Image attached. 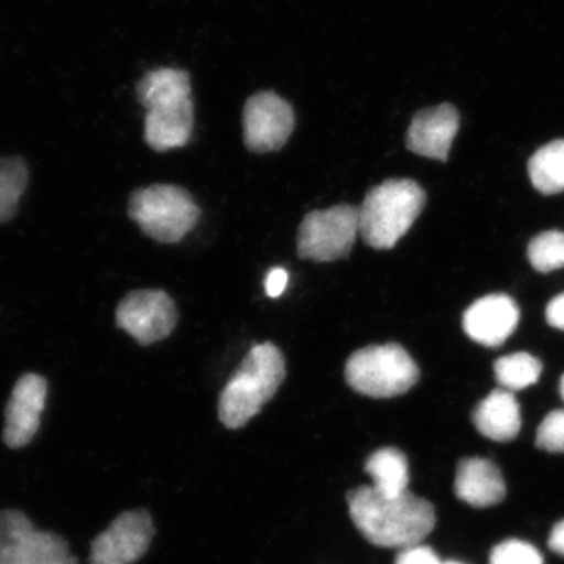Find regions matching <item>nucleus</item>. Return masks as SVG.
<instances>
[{
  "mask_svg": "<svg viewBox=\"0 0 564 564\" xmlns=\"http://www.w3.org/2000/svg\"><path fill=\"white\" fill-rule=\"evenodd\" d=\"M348 510L356 529L378 547L421 544L436 524L433 505L410 491L386 497L373 486H361L348 494Z\"/></svg>",
  "mask_w": 564,
  "mask_h": 564,
  "instance_id": "nucleus-1",
  "label": "nucleus"
},
{
  "mask_svg": "<svg viewBox=\"0 0 564 564\" xmlns=\"http://www.w3.org/2000/svg\"><path fill=\"white\" fill-rule=\"evenodd\" d=\"M137 96L147 109L144 140L152 150L172 151L191 141L195 106L187 70H151L137 85Z\"/></svg>",
  "mask_w": 564,
  "mask_h": 564,
  "instance_id": "nucleus-2",
  "label": "nucleus"
},
{
  "mask_svg": "<svg viewBox=\"0 0 564 564\" xmlns=\"http://www.w3.org/2000/svg\"><path fill=\"white\" fill-rule=\"evenodd\" d=\"M285 378V359L272 343L259 344L223 388L218 415L228 429H242L273 399Z\"/></svg>",
  "mask_w": 564,
  "mask_h": 564,
  "instance_id": "nucleus-3",
  "label": "nucleus"
},
{
  "mask_svg": "<svg viewBox=\"0 0 564 564\" xmlns=\"http://www.w3.org/2000/svg\"><path fill=\"white\" fill-rule=\"evenodd\" d=\"M417 182L389 180L367 193L359 209V236L375 250H391L410 231L425 207Z\"/></svg>",
  "mask_w": 564,
  "mask_h": 564,
  "instance_id": "nucleus-4",
  "label": "nucleus"
},
{
  "mask_svg": "<svg viewBox=\"0 0 564 564\" xmlns=\"http://www.w3.org/2000/svg\"><path fill=\"white\" fill-rule=\"evenodd\" d=\"M417 364L402 345H370L352 352L345 366V380L352 391L372 399L403 395L417 384Z\"/></svg>",
  "mask_w": 564,
  "mask_h": 564,
  "instance_id": "nucleus-5",
  "label": "nucleus"
},
{
  "mask_svg": "<svg viewBox=\"0 0 564 564\" xmlns=\"http://www.w3.org/2000/svg\"><path fill=\"white\" fill-rule=\"evenodd\" d=\"M129 217L155 242L177 243L198 225L202 210L185 188L158 184L132 193Z\"/></svg>",
  "mask_w": 564,
  "mask_h": 564,
  "instance_id": "nucleus-6",
  "label": "nucleus"
},
{
  "mask_svg": "<svg viewBox=\"0 0 564 564\" xmlns=\"http://www.w3.org/2000/svg\"><path fill=\"white\" fill-rule=\"evenodd\" d=\"M359 236V209L339 204L307 214L300 225L299 256L314 262H333L347 258Z\"/></svg>",
  "mask_w": 564,
  "mask_h": 564,
  "instance_id": "nucleus-7",
  "label": "nucleus"
},
{
  "mask_svg": "<svg viewBox=\"0 0 564 564\" xmlns=\"http://www.w3.org/2000/svg\"><path fill=\"white\" fill-rule=\"evenodd\" d=\"M0 564H79L58 534L41 532L17 510L0 511Z\"/></svg>",
  "mask_w": 564,
  "mask_h": 564,
  "instance_id": "nucleus-8",
  "label": "nucleus"
},
{
  "mask_svg": "<svg viewBox=\"0 0 564 564\" xmlns=\"http://www.w3.org/2000/svg\"><path fill=\"white\" fill-rule=\"evenodd\" d=\"M177 310L172 296L163 291L131 292L117 307L118 328L124 329L140 345L165 339L176 328Z\"/></svg>",
  "mask_w": 564,
  "mask_h": 564,
  "instance_id": "nucleus-9",
  "label": "nucleus"
},
{
  "mask_svg": "<svg viewBox=\"0 0 564 564\" xmlns=\"http://www.w3.org/2000/svg\"><path fill=\"white\" fill-rule=\"evenodd\" d=\"M295 129L291 104L273 91L252 95L243 109V140L252 152L281 150Z\"/></svg>",
  "mask_w": 564,
  "mask_h": 564,
  "instance_id": "nucleus-10",
  "label": "nucleus"
},
{
  "mask_svg": "<svg viewBox=\"0 0 564 564\" xmlns=\"http://www.w3.org/2000/svg\"><path fill=\"white\" fill-rule=\"evenodd\" d=\"M154 538L151 516L128 511L115 519L91 544L90 564H135Z\"/></svg>",
  "mask_w": 564,
  "mask_h": 564,
  "instance_id": "nucleus-11",
  "label": "nucleus"
},
{
  "mask_svg": "<svg viewBox=\"0 0 564 564\" xmlns=\"http://www.w3.org/2000/svg\"><path fill=\"white\" fill-rule=\"evenodd\" d=\"M46 397L47 383L40 375H22L14 384L3 426V441L10 448H22L32 443L40 430Z\"/></svg>",
  "mask_w": 564,
  "mask_h": 564,
  "instance_id": "nucleus-12",
  "label": "nucleus"
},
{
  "mask_svg": "<svg viewBox=\"0 0 564 564\" xmlns=\"http://www.w3.org/2000/svg\"><path fill=\"white\" fill-rule=\"evenodd\" d=\"M459 129V113L451 104L419 111L406 133L408 150L445 162Z\"/></svg>",
  "mask_w": 564,
  "mask_h": 564,
  "instance_id": "nucleus-13",
  "label": "nucleus"
},
{
  "mask_svg": "<svg viewBox=\"0 0 564 564\" xmlns=\"http://www.w3.org/2000/svg\"><path fill=\"white\" fill-rule=\"evenodd\" d=\"M519 323L518 304L507 295H488L477 300L464 314V332L474 343L499 347Z\"/></svg>",
  "mask_w": 564,
  "mask_h": 564,
  "instance_id": "nucleus-14",
  "label": "nucleus"
},
{
  "mask_svg": "<svg viewBox=\"0 0 564 564\" xmlns=\"http://www.w3.org/2000/svg\"><path fill=\"white\" fill-rule=\"evenodd\" d=\"M455 492L463 502L475 508H488L505 499L502 473L496 464L484 458H469L456 470Z\"/></svg>",
  "mask_w": 564,
  "mask_h": 564,
  "instance_id": "nucleus-15",
  "label": "nucleus"
},
{
  "mask_svg": "<svg viewBox=\"0 0 564 564\" xmlns=\"http://www.w3.org/2000/svg\"><path fill=\"white\" fill-rule=\"evenodd\" d=\"M474 423L488 440L508 443L521 432V408L513 393L507 389H497L478 404Z\"/></svg>",
  "mask_w": 564,
  "mask_h": 564,
  "instance_id": "nucleus-16",
  "label": "nucleus"
},
{
  "mask_svg": "<svg viewBox=\"0 0 564 564\" xmlns=\"http://www.w3.org/2000/svg\"><path fill=\"white\" fill-rule=\"evenodd\" d=\"M366 473L373 478V489L381 496L397 497L408 491L410 467L406 456L397 448L375 452L366 463Z\"/></svg>",
  "mask_w": 564,
  "mask_h": 564,
  "instance_id": "nucleus-17",
  "label": "nucleus"
},
{
  "mask_svg": "<svg viewBox=\"0 0 564 564\" xmlns=\"http://www.w3.org/2000/svg\"><path fill=\"white\" fill-rule=\"evenodd\" d=\"M529 174L533 187L543 195L564 192V140L551 141L534 152Z\"/></svg>",
  "mask_w": 564,
  "mask_h": 564,
  "instance_id": "nucleus-18",
  "label": "nucleus"
},
{
  "mask_svg": "<svg viewBox=\"0 0 564 564\" xmlns=\"http://www.w3.org/2000/svg\"><path fill=\"white\" fill-rule=\"evenodd\" d=\"M29 182V170L20 158H0V223L9 221Z\"/></svg>",
  "mask_w": 564,
  "mask_h": 564,
  "instance_id": "nucleus-19",
  "label": "nucleus"
},
{
  "mask_svg": "<svg viewBox=\"0 0 564 564\" xmlns=\"http://www.w3.org/2000/svg\"><path fill=\"white\" fill-rule=\"evenodd\" d=\"M496 380L507 391H521L540 380L543 366L529 352H514L497 359L494 366Z\"/></svg>",
  "mask_w": 564,
  "mask_h": 564,
  "instance_id": "nucleus-20",
  "label": "nucleus"
},
{
  "mask_svg": "<svg viewBox=\"0 0 564 564\" xmlns=\"http://www.w3.org/2000/svg\"><path fill=\"white\" fill-rule=\"evenodd\" d=\"M529 259L533 269L551 273L564 267V232L547 231L534 237L529 245Z\"/></svg>",
  "mask_w": 564,
  "mask_h": 564,
  "instance_id": "nucleus-21",
  "label": "nucleus"
},
{
  "mask_svg": "<svg viewBox=\"0 0 564 564\" xmlns=\"http://www.w3.org/2000/svg\"><path fill=\"white\" fill-rule=\"evenodd\" d=\"M491 564H543V556L524 541L510 540L497 545L491 554Z\"/></svg>",
  "mask_w": 564,
  "mask_h": 564,
  "instance_id": "nucleus-22",
  "label": "nucleus"
},
{
  "mask_svg": "<svg viewBox=\"0 0 564 564\" xmlns=\"http://www.w3.org/2000/svg\"><path fill=\"white\" fill-rule=\"evenodd\" d=\"M536 445L552 454H564V410L545 415L538 429Z\"/></svg>",
  "mask_w": 564,
  "mask_h": 564,
  "instance_id": "nucleus-23",
  "label": "nucleus"
},
{
  "mask_svg": "<svg viewBox=\"0 0 564 564\" xmlns=\"http://www.w3.org/2000/svg\"><path fill=\"white\" fill-rule=\"evenodd\" d=\"M429 545L414 544L404 547L397 556L395 564H443Z\"/></svg>",
  "mask_w": 564,
  "mask_h": 564,
  "instance_id": "nucleus-24",
  "label": "nucleus"
},
{
  "mask_svg": "<svg viewBox=\"0 0 564 564\" xmlns=\"http://www.w3.org/2000/svg\"><path fill=\"white\" fill-rule=\"evenodd\" d=\"M289 282V273L284 269H273L267 274L265 292L270 299H278L285 291Z\"/></svg>",
  "mask_w": 564,
  "mask_h": 564,
  "instance_id": "nucleus-25",
  "label": "nucleus"
},
{
  "mask_svg": "<svg viewBox=\"0 0 564 564\" xmlns=\"http://www.w3.org/2000/svg\"><path fill=\"white\" fill-rule=\"evenodd\" d=\"M545 318H547L549 325L554 326L556 329H563L564 332V293L555 296V299L549 303L547 311H545Z\"/></svg>",
  "mask_w": 564,
  "mask_h": 564,
  "instance_id": "nucleus-26",
  "label": "nucleus"
},
{
  "mask_svg": "<svg viewBox=\"0 0 564 564\" xmlns=\"http://www.w3.org/2000/svg\"><path fill=\"white\" fill-rule=\"evenodd\" d=\"M549 545L556 554L564 555V521L558 522L552 530Z\"/></svg>",
  "mask_w": 564,
  "mask_h": 564,
  "instance_id": "nucleus-27",
  "label": "nucleus"
},
{
  "mask_svg": "<svg viewBox=\"0 0 564 564\" xmlns=\"http://www.w3.org/2000/svg\"><path fill=\"white\" fill-rule=\"evenodd\" d=\"M560 393H562L564 400V375L562 377V381H560Z\"/></svg>",
  "mask_w": 564,
  "mask_h": 564,
  "instance_id": "nucleus-28",
  "label": "nucleus"
},
{
  "mask_svg": "<svg viewBox=\"0 0 564 564\" xmlns=\"http://www.w3.org/2000/svg\"><path fill=\"white\" fill-rule=\"evenodd\" d=\"M443 564H463V563H458V562H445Z\"/></svg>",
  "mask_w": 564,
  "mask_h": 564,
  "instance_id": "nucleus-29",
  "label": "nucleus"
}]
</instances>
